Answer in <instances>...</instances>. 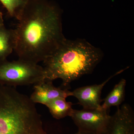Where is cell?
I'll return each instance as SVG.
<instances>
[{
  "label": "cell",
  "mask_w": 134,
  "mask_h": 134,
  "mask_svg": "<svg viewBox=\"0 0 134 134\" xmlns=\"http://www.w3.org/2000/svg\"><path fill=\"white\" fill-rule=\"evenodd\" d=\"M62 11L48 0H28L15 29L14 51L19 59L38 64L66 39L63 33Z\"/></svg>",
  "instance_id": "1"
},
{
  "label": "cell",
  "mask_w": 134,
  "mask_h": 134,
  "mask_svg": "<svg viewBox=\"0 0 134 134\" xmlns=\"http://www.w3.org/2000/svg\"><path fill=\"white\" fill-rule=\"evenodd\" d=\"M103 57L100 48L85 40L66 38L43 61L44 81L53 82L61 79V87L67 89L72 82L92 74Z\"/></svg>",
  "instance_id": "2"
},
{
  "label": "cell",
  "mask_w": 134,
  "mask_h": 134,
  "mask_svg": "<svg viewBox=\"0 0 134 134\" xmlns=\"http://www.w3.org/2000/svg\"><path fill=\"white\" fill-rule=\"evenodd\" d=\"M35 104L15 87L0 85V134H47Z\"/></svg>",
  "instance_id": "3"
},
{
  "label": "cell",
  "mask_w": 134,
  "mask_h": 134,
  "mask_svg": "<svg viewBox=\"0 0 134 134\" xmlns=\"http://www.w3.org/2000/svg\"><path fill=\"white\" fill-rule=\"evenodd\" d=\"M42 66L19 59L0 61V85L15 87L36 84L44 81Z\"/></svg>",
  "instance_id": "4"
},
{
  "label": "cell",
  "mask_w": 134,
  "mask_h": 134,
  "mask_svg": "<svg viewBox=\"0 0 134 134\" xmlns=\"http://www.w3.org/2000/svg\"><path fill=\"white\" fill-rule=\"evenodd\" d=\"M70 117L79 131L101 134L105 130L111 116L102 109L87 110L73 109Z\"/></svg>",
  "instance_id": "5"
},
{
  "label": "cell",
  "mask_w": 134,
  "mask_h": 134,
  "mask_svg": "<svg viewBox=\"0 0 134 134\" xmlns=\"http://www.w3.org/2000/svg\"><path fill=\"white\" fill-rule=\"evenodd\" d=\"M101 134H134V113L128 104L118 107Z\"/></svg>",
  "instance_id": "6"
},
{
  "label": "cell",
  "mask_w": 134,
  "mask_h": 134,
  "mask_svg": "<svg viewBox=\"0 0 134 134\" xmlns=\"http://www.w3.org/2000/svg\"><path fill=\"white\" fill-rule=\"evenodd\" d=\"M123 71L119 72L109 77L105 81L99 84L80 87L72 91V96L76 98L78 103L87 110L101 109V94L104 86L112 77Z\"/></svg>",
  "instance_id": "7"
},
{
  "label": "cell",
  "mask_w": 134,
  "mask_h": 134,
  "mask_svg": "<svg viewBox=\"0 0 134 134\" xmlns=\"http://www.w3.org/2000/svg\"><path fill=\"white\" fill-rule=\"evenodd\" d=\"M69 96H72V91L61 87H55L53 82L43 81L34 85V91L30 98L35 104L39 103L46 105L54 99L66 98Z\"/></svg>",
  "instance_id": "8"
},
{
  "label": "cell",
  "mask_w": 134,
  "mask_h": 134,
  "mask_svg": "<svg viewBox=\"0 0 134 134\" xmlns=\"http://www.w3.org/2000/svg\"><path fill=\"white\" fill-rule=\"evenodd\" d=\"M16 40L14 29H7L5 25L0 27V61L7 59L15 50Z\"/></svg>",
  "instance_id": "9"
},
{
  "label": "cell",
  "mask_w": 134,
  "mask_h": 134,
  "mask_svg": "<svg viewBox=\"0 0 134 134\" xmlns=\"http://www.w3.org/2000/svg\"><path fill=\"white\" fill-rule=\"evenodd\" d=\"M126 81L121 79L115 85L108 96L104 100L103 104L101 105V109L107 111L113 106H120L125 99V88Z\"/></svg>",
  "instance_id": "10"
},
{
  "label": "cell",
  "mask_w": 134,
  "mask_h": 134,
  "mask_svg": "<svg viewBox=\"0 0 134 134\" xmlns=\"http://www.w3.org/2000/svg\"><path fill=\"white\" fill-rule=\"evenodd\" d=\"M73 105L71 102L67 101L66 98L59 97L51 100L46 106L53 117L59 120L70 117L73 109Z\"/></svg>",
  "instance_id": "11"
},
{
  "label": "cell",
  "mask_w": 134,
  "mask_h": 134,
  "mask_svg": "<svg viewBox=\"0 0 134 134\" xmlns=\"http://www.w3.org/2000/svg\"><path fill=\"white\" fill-rule=\"evenodd\" d=\"M28 0H0L9 15L19 20L28 2Z\"/></svg>",
  "instance_id": "12"
},
{
  "label": "cell",
  "mask_w": 134,
  "mask_h": 134,
  "mask_svg": "<svg viewBox=\"0 0 134 134\" xmlns=\"http://www.w3.org/2000/svg\"><path fill=\"white\" fill-rule=\"evenodd\" d=\"M4 25V20L3 17L2 13L0 12V27Z\"/></svg>",
  "instance_id": "13"
},
{
  "label": "cell",
  "mask_w": 134,
  "mask_h": 134,
  "mask_svg": "<svg viewBox=\"0 0 134 134\" xmlns=\"http://www.w3.org/2000/svg\"><path fill=\"white\" fill-rule=\"evenodd\" d=\"M74 134H94L93 133H89V132H82V131H79L78 130V132H77V133H76Z\"/></svg>",
  "instance_id": "14"
}]
</instances>
